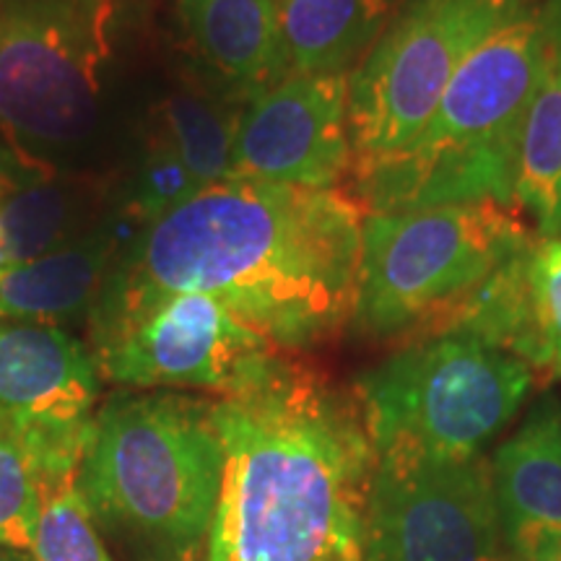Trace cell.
<instances>
[{
  "instance_id": "cell-1",
  "label": "cell",
  "mask_w": 561,
  "mask_h": 561,
  "mask_svg": "<svg viewBox=\"0 0 561 561\" xmlns=\"http://www.w3.org/2000/svg\"><path fill=\"white\" fill-rule=\"evenodd\" d=\"M210 419L224 466L203 561H364L377 450L356 392L271 351Z\"/></svg>"
},
{
  "instance_id": "cell-2",
  "label": "cell",
  "mask_w": 561,
  "mask_h": 561,
  "mask_svg": "<svg viewBox=\"0 0 561 561\" xmlns=\"http://www.w3.org/2000/svg\"><path fill=\"white\" fill-rule=\"evenodd\" d=\"M364 216L339 187L227 180L140 229L115 263L214 297L280 351L310 348L354 318Z\"/></svg>"
},
{
  "instance_id": "cell-3",
  "label": "cell",
  "mask_w": 561,
  "mask_h": 561,
  "mask_svg": "<svg viewBox=\"0 0 561 561\" xmlns=\"http://www.w3.org/2000/svg\"><path fill=\"white\" fill-rule=\"evenodd\" d=\"M221 466L210 401L123 390L94 413L79 489L128 561H203Z\"/></svg>"
},
{
  "instance_id": "cell-4",
  "label": "cell",
  "mask_w": 561,
  "mask_h": 561,
  "mask_svg": "<svg viewBox=\"0 0 561 561\" xmlns=\"http://www.w3.org/2000/svg\"><path fill=\"white\" fill-rule=\"evenodd\" d=\"M541 60L538 0L462 62L430 121L382 157L354 161L364 214L496 201L512 206Z\"/></svg>"
},
{
  "instance_id": "cell-5",
  "label": "cell",
  "mask_w": 561,
  "mask_h": 561,
  "mask_svg": "<svg viewBox=\"0 0 561 561\" xmlns=\"http://www.w3.org/2000/svg\"><path fill=\"white\" fill-rule=\"evenodd\" d=\"M533 240L496 201L367 214L351 325L371 339L439 333L504 257Z\"/></svg>"
},
{
  "instance_id": "cell-6",
  "label": "cell",
  "mask_w": 561,
  "mask_h": 561,
  "mask_svg": "<svg viewBox=\"0 0 561 561\" xmlns=\"http://www.w3.org/2000/svg\"><path fill=\"white\" fill-rule=\"evenodd\" d=\"M528 364L471 333L421 335L356 380L377 455L476 458L515 419Z\"/></svg>"
},
{
  "instance_id": "cell-7",
  "label": "cell",
  "mask_w": 561,
  "mask_h": 561,
  "mask_svg": "<svg viewBox=\"0 0 561 561\" xmlns=\"http://www.w3.org/2000/svg\"><path fill=\"white\" fill-rule=\"evenodd\" d=\"M115 0H0V133L9 151L50 167L96 130Z\"/></svg>"
},
{
  "instance_id": "cell-8",
  "label": "cell",
  "mask_w": 561,
  "mask_h": 561,
  "mask_svg": "<svg viewBox=\"0 0 561 561\" xmlns=\"http://www.w3.org/2000/svg\"><path fill=\"white\" fill-rule=\"evenodd\" d=\"M87 322L100 377L128 390L208 388L221 396L280 351L214 297L159 289L117 263Z\"/></svg>"
},
{
  "instance_id": "cell-9",
  "label": "cell",
  "mask_w": 561,
  "mask_h": 561,
  "mask_svg": "<svg viewBox=\"0 0 561 561\" xmlns=\"http://www.w3.org/2000/svg\"><path fill=\"white\" fill-rule=\"evenodd\" d=\"M536 0H403L348 76L354 161L382 157L430 121L447 83L491 34Z\"/></svg>"
},
{
  "instance_id": "cell-10",
  "label": "cell",
  "mask_w": 561,
  "mask_h": 561,
  "mask_svg": "<svg viewBox=\"0 0 561 561\" xmlns=\"http://www.w3.org/2000/svg\"><path fill=\"white\" fill-rule=\"evenodd\" d=\"M364 561H507L489 460L377 455Z\"/></svg>"
},
{
  "instance_id": "cell-11",
  "label": "cell",
  "mask_w": 561,
  "mask_h": 561,
  "mask_svg": "<svg viewBox=\"0 0 561 561\" xmlns=\"http://www.w3.org/2000/svg\"><path fill=\"white\" fill-rule=\"evenodd\" d=\"M100 371L70 331L0 318V426L39 479L79 473L94 421Z\"/></svg>"
},
{
  "instance_id": "cell-12",
  "label": "cell",
  "mask_w": 561,
  "mask_h": 561,
  "mask_svg": "<svg viewBox=\"0 0 561 561\" xmlns=\"http://www.w3.org/2000/svg\"><path fill=\"white\" fill-rule=\"evenodd\" d=\"M351 167L348 76L289 73L242 110L229 180L333 191Z\"/></svg>"
},
{
  "instance_id": "cell-13",
  "label": "cell",
  "mask_w": 561,
  "mask_h": 561,
  "mask_svg": "<svg viewBox=\"0 0 561 561\" xmlns=\"http://www.w3.org/2000/svg\"><path fill=\"white\" fill-rule=\"evenodd\" d=\"M203 76L227 100L248 107L289 70L278 0H178Z\"/></svg>"
},
{
  "instance_id": "cell-14",
  "label": "cell",
  "mask_w": 561,
  "mask_h": 561,
  "mask_svg": "<svg viewBox=\"0 0 561 561\" xmlns=\"http://www.w3.org/2000/svg\"><path fill=\"white\" fill-rule=\"evenodd\" d=\"M489 466L507 551L561 541V398L533 405Z\"/></svg>"
},
{
  "instance_id": "cell-15",
  "label": "cell",
  "mask_w": 561,
  "mask_h": 561,
  "mask_svg": "<svg viewBox=\"0 0 561 561\" xmlns=\"http://www.w3.org/2000/svg\"><path fill=\"white\" fill-rule=\"evenodd\" d=\"M123 242L110 224L83 229L37 261L0 276V318L68 331L89 320Z\"/></svg>"
},
{
  "instance_id": "cell-16",
  "label": "cell",
  "mask_w": 561,
  "mask_h": 561,
  "mask_svg": "<svg viewBox=\"0 0 561 561\" xmlns=\"http://www.w3.org/2000/svg\"><path fill=\"white\" fill-rule=\"evenodd\" d=\"M541 60L525 117L517 193L541 237H561V0H538Z\"/></svg>"
},
{
  "instance_id": "cell-17",
  "label": "cell",
  "mask_w": 561,
  "mask_h": 561,
  "mask_svg": "<svg viewBox=\"0 0 561 561\" xmlns=\"http://www.w3.org/2000/svg\"><path fill=\"white\" fill-rule=\"evenodd\" d=\"M403 0H278L291 73L351 76Z\"/></svg>"
},
{
  "instance_id": "cell-18",
  "label": "cell",
  "mask_w": 561,
  "mask_h": 561,
  "mask_svg": "<svg viewBox=\"0 0 561 561\" xmlns=\"http://www.w3.org/2000/svg\"><path fill=\"white\" fill-rule=\"evenodd\" d=\"M242 110L208 83L174 91L161 107L157 136L178 153L198 191L229 180Z\"/></svg>"
},
{
  "instance_id": "cell-19",
  "label": "cell",
  "mask_w": 561,
  "mask_h": 561,
  "mask_svg": "<svg viewBox=\"0 0 561 561\" xmlns=\"http://www.w3.org/2000/svg\"><path fill=\"white\" fill-rule=\"evenodd\" d=\"M30 553L34 561H112L83 502L79 473L39 479V512Z\"/></svg>"
},
{
  "instance_id": "cell-20",
  "label": "cell",
  "mask_w": 561,
  "mask_h": 561,
  "mask_svg": "<svg viewBox=\"0 0 561 561\" xmlns=\"http://www.w3.org/2000/svg\"><path fill=\"white\" fill-rule=\"evenodd\" d=\"M198 193L193 174L185 170L178 153L153 133L123 187V216L146 229Z\"/></svg>"
},
{
  "instance_id": "cell-21",
  "label": "cell",
  "mask_w": 561,
  "mask_h": 561,
  "mask_svg": "<svg viewBox=\"0 0 561 561\" xmlns=\"http://www.w3.org/2000/svg\"><path fill=\"white\" fill-rule=\"evenodd\" d=\"M39 512V483L21 442L0 426V546L30 553Z\"/></svg>"
},
{
  "instance_id": "cell-22",
  "label": "cell",
  "mask_w": 561,
  "mask_h": 561,
  "mask_svg": "<svg viewBox=\"0 0 561 561\" xmlns=\"http://www.w3.org/2000/svg\"><path fill=\"white\" fill-rule=\"evenodd\" d=\"M533 314H536V367L561 377V237L533 244Z\"/></svg>"
},
{
  "instance_id": "cell-23",
  "label": "cell",
  "mask_w": 561,
  "mask_h": 561,
  "mask_svg": "<svg viewBox=\"0 0 561 561\" xmlns=\"http://www.w3.org/2000/svg\"><path fill=\"white\" fill-rule=\"evenodd\" d=\"M507 561H561V541H546L528 549L507 551Z\"/></svg>"
},
{
  "instance_id": "cell-24",
  "label": "cell",
  "mask_w": 561,
  "mask_h": 561,
  "mask_svg": "<svg viewBox=\"0 0 561 561\" xmlns=\"http://www.w3.org/2000/svg\"><path fill=\"white\" fill-rule=\"evenodd\" d=\"M3 561H34L32 553H21V551H5Z\"/></svg>"
},
{
  "instance_id": "cell-25",
  "label": "cell",
  "mask_w": 561,
  "mask_h": 561,
  "mask_svg": "<svg viewBox=\"0 0 561 561\" xmlns=\"http://www.w3.org/2000/svg\"><path fill=\"white\" fill-rule=\"evenodd\" d=\"M5 551H9V549H3V546H0V561H3V557H5Z\"/></svg>"
},
{
  "instance_id": "cell-26",
  "label": "cell",
  "mask_w": 561,
  "mask_h": 561,
  "mask_svg": "<svg viewBox=\"0 0 561 561\" xmlns=\"http://www.w3.org/2000/svg\"><path fill=\"white\" fill-rule=\"evenodd\" d=\"M3 159H5V153H0V167H3Z\"/></svg>"
}]
</instances>
